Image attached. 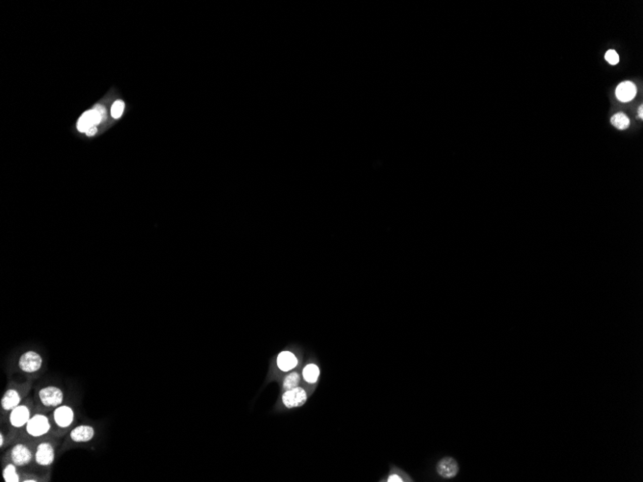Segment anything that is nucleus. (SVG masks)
Listing matches in <instances>:
<instances>
[{"instance_id":"5","label":"nucleus","mask_w":643,"mask_h":482,"mask_svg":"<svg viewBox=\"0 0 643 482\" xmlns=\"http://www.w3.org/2000/svg\"><path fill=\"white\" fill-rule=\"evenodd\" d=\"M436 471L441 477L451 479L454 478L460 471L459 464L453 457H444L437 463Z\"/></svg>"},{"instance_id":"24","label":"nucleus","mask_w":643,"mask_h":482,"mask_svg":"<svg viewBox=\"0 0 643 482\" xmlns=\"http://www.w3.org/2000/svg\"><path fill=\"white\" fill-rule=\"evenodd\" d=\"M638 116H639V118H640V119H643V106H642V105H640V106H639V108H638Z\"/></svg>"},{"instance_id":"14","label":"nucleus","mask_w":643,"mask_h":482,"mask_svg":"<svg viewBox=\"0 0 643 482\" xmlns=\"http://www.w3.org/2000/svg\"><path fill=\"white\" fill-rule=\"evenodd\" d=\"M296 364H298V360L296 356L290 351H282L277 357V366L283 371H288L294 369Z\"/></svg>"},{"instance_id":"20","label":"nucleus","mask_w":643,"mask_h":482,"mask_svg":"<svg viewBox=\"0 0 643 482\" xmlns=\"http://www.w3.org/2000/svg\"><path fill=\"white\" fill-rule=\"evenodd\" d=\"M605 59H606V61L609 62L611 65H616L619 62V56H618L617 52L614 51L613 49H610L605 54Z\"/></svg>"},{"instance_id":"1","label":"nucleus","mask_w":643,"mask_h":482,"mask_svg":"<svg viewBox=\"0 0 643 482\" xmlns=\"http://www.w3.org/2000/svg\"><path fill=\"white\" fill-rule=\"evenodd\" d=\"M51 430V422L46 416L37 414L31 417L26 424V431L33 437H40L46 434Z\"/></svg>"},{"instance_id":"2","label":"nucleus","mask_w":643,"mask_h":482,"mask_svg":"<svg viewBox=\"0 0 643 482\" xmlns=\"http://www.w3.org/2000/svg\"><path fill=\"white\" fill-rule=\"evenodd\" d=\"M41 403L46 407H58L64 400L63 391L55 386H47L39 392Z\"/></svg>"},{"instance_id":"11","label":"nucleus","mask_w":643,"mask_h":482,"mask_svg":"<svg viewBox=\"0 0 643 482\" xmlns=\"http://www.w3.org/2000/svg\"><path fill=\"white\" fill-rule=\"evenodd\" d=\"M635 94H636V87L631 81L620 83L615 90V95L617 99L621 102L631 101L635 96Z\"/></svg>"},{"instance_id":"12","label":"nucleus","mask_w":643,"mask_h":482,"mask_svg":"<svg viewBox=\"0 0 643 482\" xmlns=\"http://www.w3.org/2000/svg\"><path fill=\"white\" fill-rule=\"evenodd\" d=\"M94 436V430L91 425H79L72 430L71 439L76 443L91 441Z\"/></svg>"},{"instance_id":"8","label":"nucleus","mask_w":643,"mask_h":482,"mask_svg":"<svg viewBox=\"0 0 643 482\" xmlns=\"http://www.w3.org/2000/svg\"><path fill=\"white\" fill-rule=\"evenodd\" d=\"M12 461L17 466H25L32 460V452L23 444L16 445L11 452Z\"/></svg>"},{"instance_id":"13","label":"nucleus","mask_w":643,"mask_h":482,"mask_svg":"<svg viewBox=\"0 0 643 482\" xmlns=\"http://www.w3.org/2000/svg\"><path fill=\"white\" fill-rule=\"evenodd\" d=\"M21 403V396L19 392L15 389H9L6 391L1 400V406L4 410H13Z\"/></svg>"},{"instance_id":"19","label":"nucleus","mask_w":643,"mask_h":482,"mask_svg":"<svg viewBox=\"0 0 643 482\" xmlns=\"http://www.w3.org/2000/svg\"><path fill=\"white\" fill-rule=\"evenodd\" d=\"M124 102L122 100H118L114 103L111 108V115L114 119H119L123 113Z\"/></svg>"},{"instance_id":"17","label":"nucleus","mask_w":643,"mask_h":482,"mask_svg":"<svg viewBox=\"0 0 643 482\" xmlns=\"http://www.w3.org/2000/svg\"><path fill=\"white\" fill-rule=\"evenodd\" d=\"M15 464H9L3 471V478L6 482L20 481V476L17 472Z\"/></svg>"},{"instance_id":"22","label":"nucleus","mask_w":643,"mask_h":482,"mask_svg":"<svg viewBox=\"0 0 643 482\" xmlns=\"http://www.w3.org/2000/svg\"><path fill=\"white\" fill-rule=\"evenodd\" d=\"M387 481L402 482L403 481V479H402V477H401L400 475H398V474H392V475H390V476L388 477Z\"/></svg>"},{"instance_id":"3","label":"nucleus","mask_w":643,"mask_h":482,"mask_svg":"<svg viewBox=\"0 0 643 482\" xmlns=\"http://www.w3.org/2000/svg\"><path fill=\"white\" fill-rule=\"evenodd\" d=\"M41 366L42 358L41 355L33 350L23 353L19 360V367L24 372H36L41 369Z\"/></svg>"},{"instance_id":"25","label":"nucleus","mask_w":643,"mask_h":482,"mask_svg":"<svg viewBox=\"0 0 643 482\" xmlns=\"http://www.w3.org/2000/svg\"><path fill=\"white\" fill-rule=\"evenodd\" d=\"M3 444H4V438H3V434L1 433V434H0V446L2 447V446H3Z\"/></svg>"},{"instance_id":"26","label":"nucleus","mask_w":643,"mask_h":482,"mask_svg":"<svg viewBox=\"0 0 643 482\" xmlns=\"http://www.w3.org/2000/svg\"><path fill=\"white\" fill-rule=\"evenodd\" d=\"M24 481H25V482H36V481H37V480H36V479H26V480H24Z\"/></svg>"},{"instance_id":"7","label":"nucleus","mask_w":643,"mask_h":482,"mask_svg":"<svg viewBox=\"0 0 643 482\" xmlns=\"http://www.w3.org/2000/svg\"><path fill=\"white\" fill-rule=\"evenodd\" d=\"M53 418L58 426L65 429L70 426L73 422L74 412L72 407L68 405H60L54 411Z\"/></svg>"},{"instance_id":"18","label":"nucleus","mask_w":643,"mask_h":482,"mask_svg":"<svg viewBox=\"0 0 643 482\" xmlns=\"http://www.w3.org/2000/svg\"><path fill=\"white\" fill-rule=\"evenodd\" d=\"M300 382V376L298 372H291L288 374L283 382V389L285 391L292 390L298 387Z\"/></svg>"},{"instance_id":"4","label":"nucleus","mask_w":643,"mask_h":482,"mask_svg":"<svg viewBox=\"0 0 643 482\" xmlns=\"http://www.w3.org/2000/svg\"><path fill=\"white\" fill-rule=\"evenodd\" d=\"M307 400V392L303 388L296 387L292 390L286 391L282 396V401L287 408H295L303 406Z\"/></svg>"},{"instance_id":"9","label":"nucleus","mask_w":643,"mask_h":482,"mask_svg":"<svg viewBox=\"0 0 643 482\" xmlns=\"http://www.w3.org/2000/svg\"><path fill=\"white\" fill-rule=\"evenodd\" d=\"M103 122V118L95 110H89L82 115L77 123V129L80 132H87L93 125H97Z\"/></svg>"},{"instance_id":"15","label":"nucleus","mask_w":643,"mask_h":482,"mask_svg":"<svg viewBox=\"0 0 643 482\" xmlns=\"http://www.w3.org/2000/svg\"><path fill=\"white\" fill-rule=\"evenodd\" d=\"M304 379L306 381L309 383H314L316 382L319 374H320V369L314 364H309L307 367L304 369Z\"/></svg>"},{"instance_id":"10","label":"nucleus","mask_w":643,"mask_h":482,"mask_svg":"<svg viewBox=\"0 0 643 482\" xmlns=\"http://www.w3.org/2000/svg\"><path fill=\"white\" fill-rule=\"evenodd\" d=\"M30 410L26 405H19L11 411V424L15 427H21L30 420Z\"/></svg>"},{"instance_id":"23","label":"nucleus","mask_w":643,"mask_h":482,"mask_svg":"<svg viewBox=\"0 0 643 482\" xmlns=\"http://www.w3.org/2000/svg\"><path fill=\"white\" fill-rule=\"evenodd\" d=\"M96 130H97V129H96V125H93V126H92V127H91V128H90L87 132H86V135H87L88 137H92V136H93L94 134L96 133Z\"/></svg>"},{"instance_id":"6","label":"nucleus","mask_w":643,"mask_h":482,"mask_svg":"<svg viewBox=\"0 0 643 482\" xmlns=\"http://www.w3.org/2000/svg\"><path fill=\"white\" fill-rule=\"evenodd\" d=\"M35 459L36 462L41 466L52 465L55 459V451L52 445L46 442L40 444L37 448Z\"/></svg>"},{"instance_id":"21","label":"nucleus","mask_w":643,"mask_h":482,"mask_svg":"<svg viewBox=\"0 0 643 482\" xmlns=\"http://www.w3.org/2000/svg\"><path fill=\"white\" fill-rule=\"evenodd\" d=\"M93 110H95V111H96L97 113L100 114V115L102 116V118H103V121H104V120H105V119L107 118V114H106V110H105V108L103 107V105H100V104H97V105H95V106L93 107Z\"/></svg>"},{"instance_id":"16","label":"nucleus","mask_w":643,"mask_h":482,"mask_svg":"<svg viewBox=\"0 0 643 482\" xmlns=\"http://www.w3.org/2000/svg\"><path fill=\"white\" fill-rule=\"evenodd\" d=\"M611 122H612V124L614 127H616L617 129H620V130L627 129L630 126V123H630V119L625 114L623 113H618L614 115L612 118Z\"/></svg>"}]
</instances>
